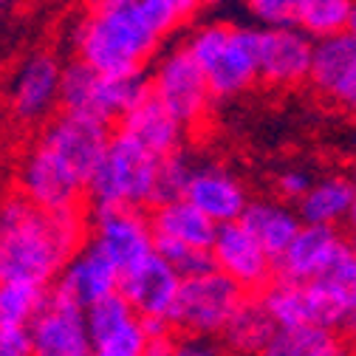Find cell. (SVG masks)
Listing matches in <instances>:
<instances>
[{
  "label": "cell",
  "instance_id": "b9f144b4",
  "mask_svg": "<svg viewBox=\"0 0 356 356\" xmlns=\"http://www.w3.org/2000/svg\"><path fill=\"white\" fill-rule=\"evenodd\" d=\"M345 34H350L356 40V0H353V12H350V23H348V31Z\"/></svg>",
  "mask_w": 356,
  "mask_h": 356
},
{
  "label": "cell",
  "instance_id": "44dd1931",
  "mask_svg": "<svg viewBox=\"0 0 356 356\" xmlns=\"http://www.w3.org/2000/svg\"><path fill=\"white\" fill-rule=\"evenodd\" d=\"M119 130L130 133V136L142 142L150 153L170 156L175 150H181V136L187 127L150 94L145 102H139L130 113H124L119 119Z\"/></svg>",
  "mask_w": 356,
  "mask_h": 356
},
{
  "label": "cell",
  "instance_id": "8fae6325",
  "mask_svg": "<svg viewBox=\"0 0 356 356\" xmlns=\"http://www.w3.org/2000/svg\"><path fill=\"white\" fill-rule=\"evenodd\" d=\"M209 252L215 260V269L232 277L246 294L266 291V286L277 277V260L263 249V243L241 220L220 224Z\"/></svg>",
  "mask_w": 356,
  "mask_h": 356
},
{
  "label": "cell",
  "instance_id": "7dc6e473",
  "mask_svg": "<svg viewBox=\"0 0 356 356\" xmlns=\"http://www.w3.org/2000/svg\"><path fill=\"white\" fill-rule=\"evenodd\" d=\"M348 246L356 252V232H350V238H348Z\"/></svg>",
  "mask_w": 356,
  "mask_h": 356
},
{
  "label": "cell",
  "instance_id": "603a6c76",
  "mask_svg": "<svg viewBox=\"0 0 356 356\" xmlns=\"http://www.w3.org/2000/svg\"><path fill=\"white\" fill-rule=\"evenodd\" d=\"M153 232L161 241H175V243H187V246H198V249H212L215 235H218V224L204 215L195 204H190L187 198L178 201H167L153 207Z\"/></svg>",
  "mask_w": 356,
  "mask_h": 356
},
{
  "label": "cell",
  "instance_id": "4fadbf2b",
  "mask_svg": "<svg viewBox=\"0 0 356 356\" xmlns=\"http://www.w3.org/2000/svg\"><path fill=\"white\" fill-rule=\"evenodd\" d=\"M317 40L300 26H277L257 31V74L272 88H294L308 82Z\"/></svg>",
  "mask_w": 356,
  "mask_h": 356
},
{
  "label": "cell",
  "instance_id": "f6af8a7d",
  "mask_svg": "<svg viewBox=\"0 0 356 356\" xmlns=\"http://www.w3.org/2000/svg\"><path fill=\"white\" fill-rule=\"evenodd\" d=\"M9 6H12V0H0V17H3V15L9 12Z\"/></svg>",
  "mask_w": 356,
  "mask_h": 356
},
{
  "label": "cell",
  "instance_id": "d6a6232c",
  "mask_svg": "<svg viewBox=\"0 0 356 356\" xmlns=\"http://www.w3.org/2000/svg\"><path fill=\"white\" fill-rule=\"evenodd\" d=\"M323 283H328L342 300H348L356 308V252L345 243L342 252L334 257V263L328 266V272L323 277H317Z\"/></svg>",
  "mask_w": 356,
  "mask_h": 356
},
{
  "label": "cell",
  "instance_id": "7c38bea8",
  "mask_svg": "<svg viewBox=\"0 0 356 356\" xmlns=\"http://www.w3.org/2000/svg\"><path fill=\"white\" fill-rule=\"evenodd\" d=\"M91 241L124 272L156 252L153 220L139 207H102L91 212Z\"/></svg>",
  "mask_w": 356,
  "mask_h": 356
},
{
  "label": "cell",
  "instance_id": "ee69618b",
  "mask_svg": "<svg viewBox=\"0 0 356 356\" xmlns=\"http://www.w3.org/2000/svg\"><path fill=\"white\" fill-rule=\"evenodd\" d=\"M220 3H227V0H198V6H220Z\"/></svg>",
  "mask_w": 356,
  "mask_h": 356
},
{
  "label": "cell",
  "instance_id": "ba28073f",
  "mask_svg": "<svg viewBox=\"0 0 356 356\" xmlns=\"http://www.w3.org/2000/svg\"><path fill=\"white\" fill-rule=\"evenodd\" d=\"M150 94L184 127L201 124L215 99L204 68L195 63L187 46L170 49L156 60L150 71Z\"/></svg>",
  "mask_w": 356,
  "mask_h": 356
},
{
  "label": "cell",
  "instance_id": "8d00e7d4",
  "mask_svg": "<svg viewBox=\"0 0 356 356\" xmlns=\"http://www.w3.org/2000/svg\"><path fill=\"white\" fill-rule=\"evenodd\" d=\"M172 356H224V348H220L212 337L187 334L184 339L175 342V353Z\"/></svg>",
  "mask_w": 356,
  "mask_h": 356
},
{
  "label": "cell",
  "instance_id": "c3c4849f",
  "mask_svg": "<svg viewBox=\"0 0 356 356\" xmlns=\"http://www.w3.org/2000/svg\"><path fill=\"white\" fill-rule=\"evenodd\" d=\"M353 147H356V139H353Z\"/></svg>",
  "mask_w": 356,
  "mask_h": 356
},
{
  "label": "cell",
  "instance_id": "d4e9b609",
  "mask_svg": "<svg viewBox=\"0 0 356 356\" xmlns=\"http://www.w3.org/2000/svg\"><path fill=\"white\" fill-rule=\"evenodd\" d=\"M257 356H353V350L337 337L334 328L297 325L277 328Z\"/></svg>",
  "mask_w": 356,
  "mask_h": 356
},
{
  "label": "cell",
  "instance_id": "5bb4252c",
  "mask_svg": "<svg viewBox=\"0 0 356 356\" xmlns=\"http://www.w3.org/2000/svg\"><path fill=\"white\" fill-rule=\"evenodd\" d=\"M113 139L111 122L85 116V113H71L63 111L54 116L46 130H42V145H49L54 153H60L88 184L91 172L99 167V161L108 153V145Z\"/></svg>",
  "mask_w": 356,
  "mask_h": 356
},
{
  "label": "cell",
  "instance_id": "cb8c5ba5",
  "mask_svg": "<svg viewBox=\"0 0 356 356\" xmlns=\"http://www.w3.org/2000/svg\"><path fill=\"white\" fill-rule=\"evenodd\" d=\"M353 198H356V190L350 184L348 172H331V175H320L311 184V190L297 201V212L302 218V224L339 227L348 220Z\"/></svg>",
  "mask_w": 356,
  "mask_h": 356
},
{
  "label": "cell",
  "instance_id": "60d3db41",
  "mask_svg": "<svg viewBox=\"0 0 356 356\" xmlns=\"http://www.w3.org/2000/svg\"><path fill=\"white\" fill-rule=\"evenodd\" d=\"M345 224H348L350 232H356V198H353V207H350V212H348V220H345Z\"/></svg>",
  "mask_w": 356,
  "mask_h": 356
},
{
  "label": "cell",
  "instance_id": "e575fe53",
  "mask_svg": "<svg viewBox=\"0 0 356 356\" xmlns=\"http://www.w3.org/2000/svg\"><path fill=\"white\" fill-rule=\"evenodd\" d=\"M314 181H317V178L311 175L305 167H286V170L275 178L277 193H280L283 201H300V198L311 190V184H314Z\"/></svg>",
  "mask_w": 356,
  "mask_h": 356
},
{
  "label": "cell",
  "instance_id": "2e32d148",
  "mask_svg": "<svg viewBox=\"0 0 356 356\" xmlns=\"http://www.w3.org/2000/svg\"><path fill=\"white\" fill-rule=\"evenodd\" d=\"M63 91V65L51 54H31L20 63L12 88H9V105L17 122L37 124L49 119V113L60 105Z\"/></svg>",
  "mask_w": 356,
  "mask_h": 356
},
{
  "label": "cell",
  "instance_id": "4316f807",
  "mask_svg": "<svg viewBox=\"0 0 356 356\" xmlns=\"http://www.w3.org/2000/svg\"><path fill=\"white\" fill-rule=\"evenodd\" d=\"M49 300V286L0 280V328H29Z\"/></svg>",
  "mask_w": 356,
  "mask_h": 356
},
{
  "label": "cell",
  "instance_id": "5b68a950",
  "mask_svg": "<svg viewBox=\"0 0 356 356\" xmlns=\"http://www.w3.org/2000/svg\"><path fill=\"white\" fill-rule=\"evenodd\" d=\"M150 97V76L133 74H99L97 68L74 60L63 68L60 105L71 113H85L102 122H116Z\"/></svg>",
  "mask_w": 356,
  "mask_h": 356
},
{
  "label": "cell",
  "instance_id": "3957f363",
  "mask_svg": "<svg viewBox=\"0 0 356 356\" xmlns=\"http://www.w3.org/2000/svg\"><path fill=\"white\" fill-rule=\"evenodd\" d=\"M257 31L249 26L204 23L184 42L204 68L215 99L238 97L260 79L257 74Z\"/></svg>",
  "mask_w": 356,
  "mask_h": 356
},
{
  "label": "cell",
  "instance_id": "e0dca14e",
  "mask_svg": "<svg viewBox=\"0 0 356 356\" xmlns=\"http://www.w3.org/2000/svg\"><path fill=\"white\" fill-rule=\"evenodd\" d=\"M308 82L320 97L356 113V40L350 34L317 40Z\"/></svg>",
  "mask_w": 356,
  "mask_h": 356
},
{
  "label": "cell",
  "instance_id": "ffe728a7",
  "mask_svg": "<svg viewBox=\"0 0 356 356\" xmlns=\"http://www.w3.org/2000/svg\"><path fill=\"white\" fill-rule=\"evenodd\" d=\"M184 198L190 204H195L204 215H209L218 227L241 220L249 201H252L246 195V187L241 184V178L235 172H229L227 167H218V164L195 167Z\"/></svg>",
  "mask_w": 356,
  "mask_h": 356
},
{
  "label": "cell",
  "instance_id": "484cf974",
  "mask_svg": "<svg viewBox=\"0 0 356 356\" xmlns=\"http://www.w3.org/2000/svg\"><path fill=\"white\" fill-rule=\"evenodd\" d=\"M275 331H277V325H275L269 311H266L263 300L246 297L220 337H224V345L229 350H235L238 356H257L266 345H269Z\"/></svg>",
  "mask_w": 356,
  "mask_h": 356
},
{
  "label": "cell",
  "instance_id": "f35d334b",
  "mask_svg": "<svg viewBox=\"0 0 356 356\" xmlns=\"http://www.w3.org/2000/svg\"><path fill=\"white\" fill-rule=\"evenodd\" d=\"M175 353V342L170 339V337H164V339H150V345H147V350H145V356H172Z\"/></svg>",
  "mask_w": 356,
  "mask_h": 356
},
{
  "label": "cell",
  "instance_id": "83f0119b",
  "mask_svg": "<svg viewBox=\"0 0 356 356\" xmlns=\"http://www.w3.org/2000/svg\"><path fill=\"white\" fill-rule=\"evenodd\" d=\"M353 0H300L297 26L314 40L337 37L348 31Z\"/></svg>",
  "mask_w": 356,
  "mask_h": 356
},
{
  "label": "cell",
  "instance_id": "7bdbcfd3",
  "mask_svg": "<svg viewBox=\"0 0 356 356\" xmlns=\"http://www.w3.org/2000/svg\"><path fill=\"white\" fill-rule=\"evenodd\" d=\"M348 328H350V334L356 337V308L350 311V320H348Z\"/></svg>",
  "mask_w": 356,
  "mask_h": 356
},
{
  "label": "cell",
  "instance_id": "7402d4cb",
  "mask_svg": "<svg viewBox=\"0 0 356 356\" xmlns=\"http://www.w3.org/2000/svg\"><path fill=\"white\" fill-rule=\"evenodd\" d=\"M241 224L263 243L266 252L277 260L289 249V243L297 238V232L302 229V218H300L297 209H291L283 201L254 198V201H249Z\"/></svg>",
  "mask_w": 356,
  "mask_h": 356
},
{
  "label": "cell",
  "instance_id": "bcb514c9",
  "mask_svg": "<svg viewBox=\"0 0 356 356\" xmlns=\"http://www.w3.org/2000/svg\"><path fill=\"white\" fill-rule=\"evenodd\" d=\"M348 178H350V184H353V190H356V161H353V167H350V172H348Z\"/></svg>",
  "mask_w": 356,
  "mask_h": 356
},
{
  "label": "cell",
  "instance_id": "d6986e66",
  "mask_svg": "<svg viewBox=\"0 0 356 356\" xmlns=\"http://www.w3.org/2000/svg\"><path fill=\"white\" fill-rule=\"evenodd\" d=\"M345 243H348V238H342L337 227L302 224L297 238L277 257V277L297 280V283L323 277Z\"/></svg>",
  "mask_w": 356,
  "mask_h": 356
},
{
  "label": "cell",
  "instance_id": "ab89813d",
  "mask_svg": "<svg viewBox=\"0 0 356 356\" xmlns=\"http://www.w3.org/2000/svg\"><path fill=\"white\" fill-rule=\"evenodd\" d=\"M167 3L181 15V20H190L193 17V12L198 9V0H167Z\"/></svg>",
  "mask_w": 356,
  "mask_h": 356
},
{
  "label": "cell",
  "instance_id": "ac0fdd59",
  "mask_svg": "<svg viewBox=\"0 0 356 356\" xmlns=\"http://www.w3.org/2000/svg\"><path fill=\"white\" fill-rule=\"evenodd\" d=\"M119 280H122V269L94 241H88L68 260V266L60 272V277L54 280L51 289H57L60 294L71 297L82 308H88V305L99 302L108 294H116L119 291Z\"/></svg>",
  "mask_w": 356,
  "mask_h": 356
},
{
  "label": "cell",
  "instance_id": "f546056e",
  "mask_svg": "<svg viewBox=\"0 0 356 356\" xmlns=\"http://www.w3.org/2000/svg\"><path fill=\"white\" fill-rule=\"evenodd\" d=\"M136 317V311H133V305L116 291V294H108L102 297L99 302L88 305L85 308V320H88V331H91V339H102L108 337L111 331H116L119 325H124L127 320Z\"/></svg>",
  "mask_w": 356,
  "mask_h": 356
},
{
  "label": "cell",
  "instance_id": "9a60e30c",
  "mask_svg": "<svg viewBox=\"0 0 356 356\" xmlns=\"http://www.w3.org/2000/svg\"><path fill=\"white\" fill-rule=\"evenodd\" d=\"M184 277L159 252H150L139 263L127 266L119 280V294L133 305L136 317H167L172 314Z\"/></svg>",
  "mask_w": 356,
  "mask_h": 356
},
{
  "label": "cell",
  "instance_id": "30bf717a",
  "mask_svg": "<svg viewBox=\"0 0 356 356\" xmlns=\"http://www.w3.org/2000/svg\"><path fill=\"white\" fill-rule=\"evenodd\" d=\"M34 356H94L85 308L71 297L49 289V300L29 325Z\"/></svg>",
  "mask_w": 356,
  "mask_h": 356
},
{
  "label": "cell",
  "instance_id": "836d02e7",
  "mask_svg": "<svg viewBox=\"0 0 356 356\" xmlns=\"http://www.w3.org/2000/svg\"><path fill=\"white\" fill-rule=\"evenodd\" d=\"M243 9L252 20L263 23V29L297 26L300 0H243Z\"/></svg>",
  "mask_w": 356,
  "mask_h": 356
},
{
  "label": "cell",
  "instance_id": "1f68e13d",
  "mask_svg": "<svg viewBox=\"0 0 356 356\" xmlns=\"http://www.w3.org/2000/svg\"><path fill=\"white\" fill-rule=\"evenodd\" d=\"M156 252L161 257H167L172 263V269L187 277H198L215 269V260L209 249H198V246H187V243H175V241H161L156 238Z\"/></svg>",
  "mask_w": 356,
  "mask_h": 356
},
{
  "label": "cell",
  "instance_id": "f1b7e54d",
  "mask_svg": "<svg viewBox=\"0 0 356 356\" xmlns=\"http://www.w3.org/2000/svg\"><path fill=\"white\" fill-rule=\"evenodd\" d=\"M193 172H195V164L190 161V156H187L184 150H175V153H170V156H161V159H159V170H156L153 207L184 198Z\"/></svg>",
  "mask_w": 356,
  "mask_h": 356
},
{
  "label": "cell",
  "instance_id": "681fc988",
  "mask_svg": "<svg viewBox=\"0 0 356 356\" xmlns=\"http://www.w3.org/2000/svg\"><path fill=\"white\" fill-rule=\"evenodd\" d=\"M91 3H94V0H91Z\"/></svg>",
  "mask_w": 356,
  "mask_h": 356
},
{
  "label": "cell",
  "instance_id": "9c48e42d",
  "mask_svg": "<svg viewBox=\"0 0 356 356\" xmlns=\"http://www.w3.org/2000/svg\"><path fill=\"white\" fill-rule=\"evenodd\" d=\"M17 190L37 207L71 209L79 207V198L85 195V181L60 153L37 142L20 161Z\"/></svg>",
  "mask_w": 356,
  "mask_h": 356
},
{
  "label": "cell",
  "instance_id": "74e56055",
  "mask_svg": "<svg viewBox=\"0 0 356 356\" xmlns=\"http://www.w3.org/2000/svg\"><path fill=\"white\" fill-rule=\"evenodd\" d=\"M139 320H142V325H145V331H147L150 339H164V337H170L172 323H170L167 317H139Z\"/></svg>",
  "mask_w": 356,
  "mask_h": 356
},
{
  "label": "cell",
  "instance_id": "6da1fadb",
  "mask_svg": "<svg viewBox=\"0 0 356 356\" xmlns=\"http://www.w3.org/2000/svg\"><path fill=\"white\" fill-rule=\"evenodd\" d=\"M79 207L46 209L26 195L0 201V280L54 286L68 260L85 243Z\"/></svg>",
  "mask_w": 356,
  "mask_h": 356
},
{
  "label": "cell",
  "instance_id": "d590c367",
  "mask_svg": "<svg viewBox=\"0 0 356 356\" xmlns=\"http://www.w3.org/2000/svg\"><path fill=\"white\" fill-rule=\"evenodd\" d=\"M0 356H34L29 328H0Z\"/></svg>",
  "mask_w": 356,
  "mask_h": 356
},
{
  "label": "cell",
  "instance_id": "277c9868",
  "mask_svg": "<svg viewBox=\"0 0 356 356\" xmlns=\"http://www.w3.org/2000/svg\"><path fill=\"white\" fill-rule=\"evenodd\" d=\"M156 153H150L142 142H136L124 130H116L108 145L105 159L91 172L85 184V198L94 209L102 207H153L156 193Z\"/></svg>",
  "mask_w": 356,
  "mask_h": 356
},
{
  "label": "cell",
  "instance_id": "7a4b0ae2",
  "mask_svg": "<svg viewBox=\"0 0 356 356\" xmlns=\"http://www.w3.org/2000/svg\"><path fill=\"white\" fill-rule=\"evenodd\" d=\"M161 37L145 15L142 0H94V9L74 29V46L76 60L116 76L145 71Z\"/></svg>",
  "mask_w": 356,
  "mask_h": 356
},
{
  "label": "cell",
  "instance_id": "4dcf8cb0",
  "mask_svg": "<svg viewBox=\"0 0 356 356\" xmlns=\"http://www.w3.org/2000/svg\"><path fill=\"white\" fill-rule=\"evenodd\" d=\"M150 345V337L142 325L139 317L127 320L124 325H119L116 331H111L108 337L94 342V356H145Z\"/></svg>",
  "mask_w": 356,
  "mask_h": 356
},
{
  "label": "cell",
  "instance_id": "52a82bcc",
  "mask_svg": "<svg viewBox=\"0 0 356 356\" xmlns=\"http://www.w3.org/2000/svg\"><path fill=\"white\" fill-rule=\"evenodd\" d=\"M243 300L246 291L232 277L212 269L207 275L187 277L181 283L170 323L181 328L184 334H198V337L224 334V328L235 317V311L243 305Z\"/></svg>",
  "mask_w": 356,
  "mask_h": 356
},
{
  "label": "cell",
  "instance_id": "8992f818",
  "mask_svg": "<svg viewBox=\"0 0 356 356\" xmlns=\"http://www.w3.org/2000/svg\"><path fill=\"white\" fill-rule=\"evenodd\" d=\"M266 311L272 314L277 328H297V325H320V328H339L348 325L353 305L342 300L328 283L323 280H286L275 277L266 291H260Z\"/></svg>",
  "mask_w": 356,
  "mask_h": 356
}]
</instances>
